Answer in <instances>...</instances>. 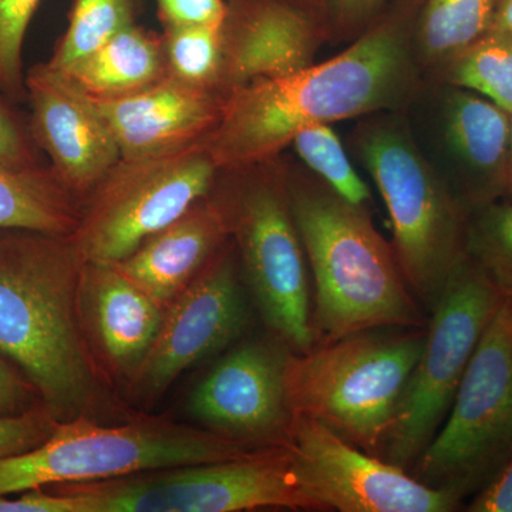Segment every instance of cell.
<instances>
[{
    "label": "cell",
    "mask_w": 512,
    "mask_h": 512,
    "mask_svg": "<svg viewBox=\"0 0 512 512\" xmlns=\"http://www.w3.org/2000/svg\"><path fill=\"white\" fill-rule=\"evenodd\" d=\"M40 0H0V93L26 101L23 43Z\"/></svg>",
    "instance_id": "cell-29"
},
{
    "label": "cell",
    "mask_w": 512,
    "mask_h": 512,
    "mask_svg": "<svg viewBox=\"0 0 512 512\" xmlns=\"http://www.w3.org/2000/svg\"><path fill=\"white\" fill-rule=\"evenodd\" d=\"M289 202L312 281L315 345L377 328H427L392 245L366 207L320 178L286 175Z\"/></svg>",
    "instance_id": "cell-3"
},
{
    "label": "cell",
    "mask_w": 512,
    "mask_h": 512,
    "mask_svg": "<svg viewBox=\"0 0 512 512\" xmlns=\"http://www.w3.org/2000/svg\"><path fill=\"white\" fill-rule=\"evenodd\" d=\"M466 255L505 301L512 302V195L471 208Z\"/></svg>",
    "instance_id": "cell-26"
},
{
    "label": "cell",
    "mask_w": 512,
    "mask_h": 512,
    "mask_svg": "<svg viewBox=\"0 0 512 512\" xmlns=\"http://www.w3.org/2000/svg\"><path fill=\"white\" fill-rule=\"evenodd\" d=\"M32 384L8 359L0 355V416H15L28 412Z\"/></svg>",
    "instance_id": "cell-34"
},
{
    "label": "cell",
    "mask_w": 512,
    "mask_h": 512,
    "mask_svg": "<svg viewBox=\"0 0 512 512\" xmlns=\"http://www.w3.org/2000/svg\"><path fill=\"white\" fill-rule=\"evenodd\" d=\"M164 313L113 262H84L82 322L89 323L107 362L120 373L136 375L156 342Z\"/></svg>",
    "instance_id": "cell-19"
},
{
    "label": "cell",
    "mask_w": 512,
    "mask_h": 512,
    "mask_svg": "<svg viewBox=\"0 0 512 512\" xmlns=\"http://www.w3.org/2000/svg\"><path fill=\"white\" fill-rule=\"evenodd\" d=\"M163 28L183 25H221L227 0H156Z\"/></svg>",
    "instance_id": "cell-32"
},
{
    "label": "cell",
    "mask_w": 512,
    "mask_h": 512,
    "mask_svg": "<svg viewBox=\"0 0 512 512\" xmlns=\"http://www.w3.org/2000/svg\"><path fill=\"white\" fill-rule=\"evenodd\" d=\"M56 420L47 410H28L15 416H0V458L25 453L49 439Z\"/></svg>",
    "instance_id": "cell-31"
},
{
    "label": "cell",
    "mask_w": 512,
    "mask_h": 512,
    "mask_svg": "<svg viewBox=\"0 0 512 512\" xmlns=\"http://www.w3.org/2000/svg\"><path fill=\"white\" fill-rule=\"evenodd\" d=\"M296 0H227L220 92L279 79L315 63L319 26Z\"/></svg>",
    "instance_id": "cell-16"
},
{
    "label": "cell",
    "mask_w": 512,
    "mask_h": 512,
    "mask_svg": "<svg viewBox=\"0 0 512 512\" xmlns=\"http://www.w3.org/2000/svg\"><path fill=\"white\" fill-rule=\"evenodd\" d=\"M255 450L207 429L161 421L106 427L77 416L59 421L32 450L0 458V495L218 463Z\"/></svg>",
    "instance_id": "cell-6"
},
{
    "label": "cell",
    "mask_w": 512,
    "mask_h": 512,
    "mask_svg": "<svg viewBox=\"0 0 512 512\" xmlns=\"http://www.w3.org/2000/svg\"><path fill=\"white\" fill-rule=\"evenodd\" d=\"M512 460V302L501 303L443 426L412 476L460 501L476 497Z\"/></svg>",
    "instance_id": "cell-7"
},
{
    "label": "cell",
    "mask_w": 512,
    "mask_h": 512,
    "mask_svg": "<svg viewBox=\"0 0 512 512\" xmlns=\"http://www.w3.org/2000/svg\"><path fill=\"white\" fill-rule=\"evenodd\" d=\"M424 340L426 328H377L289 353L285 384L293 416L319 421L382 458Z\"/></svg>",
    "instance_id": "cell-4"
},
{
    "label": "cell",
    "mask_w": 512,
    "mask_h": 512,
    "mask_svg": "<svg viewBox=\"0 0 512 512\" xmlns=\"http://www.w3.org/2000/svg\"><path fill=\"white\" fill-rule=\"evenodd\" d=\"M511 114L480 94L461 89L444 104L443 140L464 180V207L508 194Z\"/></svg>",
    "instance_id": "cell-20"
},
{
    "label": "cell",
    "mask_w": 512,
    "mask_h": 512,
    "mask_svg": "<svg viewBox=\"0 0 512 512\" xmlns=\"http://www.w3.org/2000/svg\"><path fill=\"white\" fill-rule=\"evenodd\" d=\"M296 2L302 3V5L308 6V8H315L320 0H296Z\"/></svg>",
    "instance_id": "cell-39"
},
{
    "label": "cell",
    "mask_w": 512,
    "mask_h": 512,
    "mask_svg": "<svg viewBox=\"0 0 512 512\" xmlns=\"http://www.w3.org/2000/svg\"><path fill=\"white\" fill-rule=\"evenodd\" d=\"M491 28L507 30L512 35V0H500Z\"/></svg>",
    "instance_id": "cell-37"
},
{
    "label": "cell",
    "mask_w": 512,
    "mask_h": 512,
    "mask_svg": "<svg viewBox=\"0 0 512 512\" xmlns=\"http://www.w3.org/2000/svg\"><path fill=\"white\" fill-rule=\"evenodd\" d=\"M470 512H512V460L493 483L467 504Z\"/></svg>",
    "instance_id": "cell-35"
},
{
    "label": "cell",
    "mask_w": 512,
    "mask_h": 512,
    "mask_svg": "<svg viewBox=\"0 0 512 512\" xmlns=\"http://www.w3.org/2000/svg\"><path fill=\"white\" fill-rule=\"evenodd\" d=\"M500 0H427L421 15V53L431 63H450L491 29Z\"/></svg>",
    "instance_id": "cell-23"
},
{
    "label": "cell",
    "mask_w": 512,
    "mask_h": 512,
    "mask_svg": "<svg viewBox=\"0 0 512 512\" xmlns=\"http://www.w3.org/2000/svg\"><path fill=\"white\" fill-rule=\"evenodd\" d=\"M205 140L160 157L120 158L82 202L73 238L84 261H123L217 185Z\"/></svg>",
    "instance_id": "cell-11"
},
{
    "label": "cell",
    "mask_w": 512,
    "mask_h": 512,
    "mask_svg": "<svg viewBox=\"0 0 512 512\" xmlns=\"http://www.w3.org/2000/svg\"><path fill=\"white\" fill-rule=\"evenodd\" d=\"M84 262L73 235L0 229V355L59 421L79 416L96 390L80 315Z\"/></svg>",
    "instance_id": "cell-2"
},
{
    "label": "cell",
    "mask_w": 512,
    "mask_h": 512,
    "mask_svg": "<svg viewBox=\"0 0 512 512\" xmlns=\"http://www.w3.org/2000/svg\"><path fill=\"white\" fill-rule=\"evenodd\" d=\"M82 200L59 180L50 165L30 170L0 167V229H30L73 235Z\"/></svg>",
    "instance_id": "cell-22"
},
{
    "label": "cell",
    "mask_w": 512,
    "mask_h": 512,
    "mask_svg": "<svg viewBox=\"0 0 512 512\" xmlns=\"http://www.w3.org/2000/svg\"><path fill=\"white\" fill-rule=\"evenodd\" d=\"M357 147L389 211L397 262L429 315L466 258L467 208L394 121L366 126Z\"/></svg>",
    "instance_id": "cell-5"
},
{
    "label": "cell",
    "mask_w": 512,
    "mask_h": 512,
    "mask_svg": "<svg viewBox=\"0 0 512 512\" xmlns=\"http://www.w3.org/2000/svg\"><path fill=\"white\" fill-rule=\"evenodd\" d=\"M56 487L76 495L82 512L318 511L303 490L288 446L258 448L218 463Z\"/></svg>",
    "instance_id": "cell-8"
},
{
    "label": "cell",
    "mask_w": 512,
    "mask_h": 512,
    "mask_svg": "<svg viewBox=\"0 0 512 512\" xmlns=\"http://www.w3.org/2000/svg\"><path fill=\"white\" fill-rule=\"evenodd\" d=\"M504 302L466 258L429 312L426 340L394 416L383 460L409 470L446 420L485 329Z\"/></svg>",
    "instance_id": "cell-10"
},
{
    "label": "cell",
    "mask_w": 512,
    "mask_h": 512,
    "mask_svg": "<svg viewBox=\"0 0 512 512\" xmlns=\"http://www.w3.org/2000/svg\"><path fill=\"white\" fill-rule=\"evenodd\" d=\"M299 158L336 194L359 207L370 201L369 188L350 163L345 148L329 124L299 131L292 144Z\"/></svg>",
    "instance_id": "cell-28"
},
{
    "label": "cell",
    "mask_w": 512,
    "mask_h": 512,
    "mask_svg": "<svg viewBox=\"0 0 512 512\" xmlns=\"http://www.w3.org/2000/svg\"><path fill=\"white\" fill-rule=\"evenodd\" d=\"M456 87L480 94L512 114V35L491 28L448 63Z\"/></svg>",
    "instance_id": "cell-25"
},
{
    "label": "cell",
    "mask_w": 512,
    "mask_h": 512,
    "mask_svg": "<svg viewBox=\"0 0 512 512\" xmlns=\"http://www.w3.org/2000/svg\"><path fill=\"white\" fill-rule=\"evenodd\" d=\"M383 3L384 0H329L333 18L345 28L365 22Z\"/></svg>",
    "instance_id": "cell-36"
},
{
    "label": "cell",
    "mask_w": 512,
    "mask_h": 512,
    "mask_svg": "<svg viewBox=\"0 0 512 512\" xmlns=\"http://www.w3.org/2000/svg\"><path fill=\"white\" fill-rule=\"evenodd\" d=\"M412 76L403 26L383 22L326 62L229 93L205 146L221 173L271 163L305 128L396 106Z\"/></svg>",
    "instance_id": "cell-1"
},
{
    "label": "cell",
    "mask_w": 512,
    "mask_h": 512,
    "mask_svg": "<svg viewBox=\"0 0 512 512\" xmlns=\"http://www.w3.org/2000/svg\"><path fill=\"white\" fill-rule=\"evenodd\" d=\"M288 349L272 335L232 349L195 387L188 410L205 429L256 448L288 446Z\"/></svg>",
    "instance_id": "cell-13"
},
{
    "label": "cell",
    "mask_w": 512,
    "mask_h": 512,
    "mask_svg": "<svg viewBox=\"0 0 512 512\" xmlns=\"http://www.w3.org/2000/svg\"><path fill=\"white\" fill-rule=\"evenodd\" d=\"M222 192L252 296L266 326L295 353L315 346L312 281L289 202L286 173L245 168Z\"/></svg>",
    "instance_id": "cell-9"
},
{
    "label": "cell",
    "mask_w": 512,
    "mask_h": 512,
    "mask_svg": "<svg viewBox=\"0 0 512 512\" xmlns=\"http://www.w3.org/2000/svg\"><path fill=\"white\" fill-rule=\"evenodd\" d=\"M221 26L222 23L163 28L161 40L168 76L188 86L221 94Z\"/></svg>",
    "instance_id": "cell-27"
},
{
    "label": "cell",
    "mask_w": 512,
    "mask_h": 512,
    "mask_svg": "<svg viewBox=\"0 0 512 512\" xmlns=\"http://www.w3.org/2000/svg\"><path fill=\"white\" fill-rule=\"evenodd\" d=\"M138 10L140 0H73L69 25L46 63L66 72L121 30L136 25Z\"/></svg>",
    "instance_id": "cell-24"
},
{
    "label": "cell",
    "mask_w": 512,
    "mask_h": 512,
    "mask_svg": "<svg viewBox=\"0 0 512 512\" xmlns=\"http://www.w3.org/2000/svg\"><path fill=\"white\" fill-rule=\"evenodd\" d=\"M84 94V93H83ZM119 144L121 158L160 157L201 143L221 117L225 97L167 76L119 99H92Z\"/></svg>",
    "instance_id": "cell-17"
},
{
    "label": "cell",
    "mask_w": 512,
    "mask_h": 512,
    "mask_svg": "<svg viewBox=\"0 0 512 512\" xmlns=\"http://www.w3.org/2000/svg\"><path fill=\"white\" fill-rule=\"evenodd\" d=\"M18 104L0 93V167L30 170L42 167V151L30 133L29 120L20 114Z\"/></svg>",
    "instance_id": "cell-30"
},
{
    "label": "cell",
    "mask_w": 512,
    "mask_h": 512,
    "mask_svg": "<svg viewBox=\"0 0 512 512\" xmlns=\"http://www.w3.org/2000/svg\"><path fill=\"white\" fill-rule=\"evenodd\" d=\"M20 494L16 498L0 495V512H80L79 500L59 488L55 493L33 488Z\"/></svg>",
    "instance_id": "cell-33"
},
{
    "label": "cell",
    "mask_w": 512,
    "mask_h": 512,
    "mask_svg": "<svg viewBox=\"0 0 512 512\" xmlns=\"http://www.w3.org/2000/svg\"><path fill=\"white\" fill-rule=\"evenodd\" d=\"M231 254V249H222L168 306L156 342L133 376L140 396L163 393L188 367L244 332L247 302Z\"/></svg>",
    "instance_id": "cell-14"
},
{
    "label": "cell",
    "mask_w": 512,
    "mask_h": 512,
    "mask_svg": "<svg viewBox=\"0 0 512 512\" xmlns=\"http://www.w3.org/2000/svg\"><path fill=\"white\" fill-rule=\"evenodd\" d=\"M60 73L92 99L130 96L168 76L163 40L136 23Z\"/></svg>",
    "instance_id": "cell-21"
},
{
    "label": "cell",
    "mask_w": 512,
    "mask_h": 512,
    "mask_svg": "<svg viewBox=\"0 0 512 512\" xmlns=\"http://www.w3.org/2000/svg\"><path fill=\"white\" fill-rule=\"evenodd\" d=\"M25 83L33 140L59 180L83 202L119 163V144L92 101L63 73L39 63L26 73Z\"/></svg>",
    "instance_id": "cell-15"
},
{
    "label": "cell",
    "mask_w": 512,
    "mask_h": 512,
    "mask_svg": "<svg viewBox=\"0 0 512 512\" xmlns=\"http://www.w3.org/2000/svg\"><path fill=\"white\" fill-rule=\"evenodd\" d=\"M508 195H512V114H511V136H510V164H508Z\"/></svg>",
    "instance_id": "cell-38"
},
{
    "label": "cell",
    "mask_w": 512,
    "mask_h": 512,
    "mask_svg": "<svg viewBox=\"0 0 512 512\" xmlns=\"http://www.w3.org/2000/svg\"><path fill=\"white\" fill-rule=\"evenodd\" d=\"M231 237L227 204L214 190L116 262L121 272L167 311Z\"/></svg>",
    "instance_id": "cell-18"
},
{
    "label": "cell",
    "mask_w": 512,
    "mask_h": 512,
    "mask_svg": "<svg viewBox=\"0 0 512 512\" xmlns=\"http://www.w3.org/2000/svg\"><path fill=\"white\" fill-rule=\"evenodd\" d=\"M291 450L303 490L318 511L451 512L463 501L427 487L409 470L366 453L319 421L293 417Z\"/></svg>",
    "instance_id": "cell-12"
}]
</instances>
